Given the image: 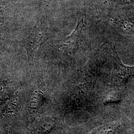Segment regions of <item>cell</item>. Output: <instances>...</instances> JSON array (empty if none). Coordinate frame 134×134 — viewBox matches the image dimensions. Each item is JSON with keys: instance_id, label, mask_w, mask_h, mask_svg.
Here are the masks:
<instances>
[{"instance_id": "6da1fadb", "label": "cell", "mask_w": 134, "mask_h": 134, "mask_svg": "<svg viewBox=\"0 0 134 134\" xmlns=\"http://www.w3.org/2000/svg\"><path fill=\"white\" fill-rule=\"evenodd\" d=\"M48 28L46 13L41 10L32 31L21 43L22 46L26 51L29 61L33 59L34 53L48 39Z\"/></svg>"}, {"instance_id": "7a4b0ae2", "label": "cell", "mask_w": 134, "mask_h": 134, "mask_svg": "<svg viewBox=\"0 0 134 134\" xmlns=\"http://www.w3.org/2000/svg\"><path fill=\"white\" fill-rule=\"evenodd\" d=\"M113 61V69L112 74V83L115 88L123 89L131 77L134 76V66H129L122 62L115 46L108 44Z\"/></svg>"}, {"instance_id": "3957f363", "label": "cell", "mask_w": 134, "mask_h": 134, "mask_svg": "<svg viewBox=\"0 0 134 134\" xmlns=\"http://www.w3.org/2000/svg\"><path fill=\"white\" fill-rule=\"evenodd\" d=\"M122 128L118 123H108L102 125L92 134H117Z\"/></svg>"}, {"instance_id": "277c9868", "label": "cell", "mask_w": 134, "mask_h": 134, "mask_svg": "<svg viewBox=\"0 0 134 134\" xmlns=\"http://www.w3.org/2000/svg\"><path fill=\"white\" fill-rule=\"evenodd\" d=\"M120 88H115L113 91L106 93L104 98V102L106 104L118 102L121 99V92Z\"/></svg>"}, {"instance_id": "5b68a950", "label": "cell", "mask_w": 134, "mask_h": 134, "mask_svg": "<svg viewBox=\"0 0 134 134\" xmlns=\"http://www.w3.org/2000/svg\"><path fill=\"white\" fill-rule=\"evenodd\" d=\"M121 5H134V0H115Z\"/></svg>"}]
</instances>
